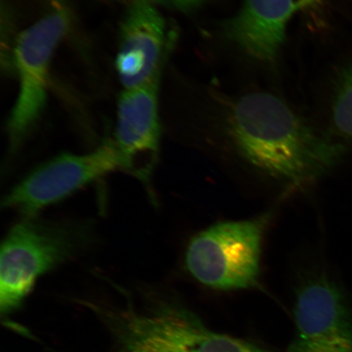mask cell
<instances>
[{
    "label": "cell",
    "instance_id": "obj_1",
    "mask_svg": "<svg viewBox=\"0 0 352 352\" xmlns=\"http://www.w3.org/2000/svg\"><path fill=\"white\" fill-rule=\"evenodd\" d=\"M227 130L249 164L294 186L314 183L329 173L346 151L307 124L283 100L265 92L237 100L228 113Z\"/></svg>",
    "mask_w": 352,
    "mask_h": 352
},
{
    "label": "cell",
    "instance_id": "obj_2",
    "mask_svg": "<svg viewBox=\"0 0 352 352\" xmlns=\"http://www.w3.org/2000/svg\"><path fill=\"white\" fill-rule=\"evenodd\" d=\"M94 228L85 222L26 217L3 241L0 253V311L19 310L36 281L89 248Z\"/></svg>",
    "mask_w": 352,
    "mask_h": 352
},
{
    "label": "cell",
    "instance_id": "obj_3",
    "mask_svg": "<svg viewBox=\"0 0 352 352\" xmlns=\"http://www.w3.org/2000/svg\"><path fill=\"white\" fill-rule=\"evenodd\" d=\"M122 352H272L244 338L214 331L174 299L144 311H122L110 324Z\"/></svg>",
    "mask_w": 352,
    "mask_h": 352
},
{
    "label": "cell",
    "instance_id": "obj_4",
    "mask_svg": "<svg viewBox=\"0 0 352 352\" xmlns=\"http://www.w3.org/2000/svg\"><path fill=\"white\" fill-rule=\"evenodd\" d=\"M270 214L214 224L192 237L187 270L198 283L219 290L256 287L264 231Z\"/></svg>",
    "mask_w": 352,
    "mask_h": 352
},
{
    "label": "cell",
    "instance_id": "obj_5",
    "mask_svg": "<svg viewBox=\"0 0 352 352\" xmlns=\"http://www.w3.org/2000/svg\"><path fill=\"white\" fill-rule=\"evenodd\" d=\"M69 25L68 12L56 10L16 38L12 61L19 90L7 122L8 157H13L20 151L45 109L52 57Z\"/></svg>",
    "mask_w": 352,
    "mask_h": 352
},
{
    "label": "cell",
    "instance_id": "obj_6",
    "mask_svg": "<svg viewBox=\"0 0 352 352\" xmlns=\"http://www.w3.org/2000/svg\"><path fill=\"white\" fill-rule=\"evenodd\" d=\"M120 170V155L113 139H105L90 153H61L38 166L7 193L2 206L33 217L78 189Z\"/></svg>",
    "mask_w": 352,
    "mask_h": 352
},
{
    "label": "cell",
    "instance_id": "obj_7",
    "mask_svg": "<svg viewBox=\"0 0 352 352\" xmlns=\"http://www.w3.org/2000/svg\"><path fill=\"white\" fill-rule=\"evenodd\" d=\"M161 74L142 85L123 89L118 100L113 139L121 170L138 179L151 195L160 152L158 94Z\"/></svg>",
    "mask_w": 352,
    "mask_h": 352
},
{
    "label": "cell",
    "instance_id": "obj_8",
    "mask_svg": "<svg viewBox=\"0 0 352 352\" xmlns=\"http://www.w3.org/2000/svg\"><path fill=\"white\" fill-rule=\"evenodd\" d=\"M157 0H131L121 25L116 60L123 89L138 87L162 73L170 46Z\"/></svg>",
    "mask_w": 352,
    "mask_h": 352
},
{
    "label": "cell",
    "instance_id": "obj_9",
    "mask_svg": "<svg viewBox=\"0 0 352 352\" xmlns=\"http://www.w3.org/2000/svg\"><path fill=\"white\" fill-rule=\"evenodd\" d=\"M294 340L307 342H352V302L345 289L324 274L299 285L294 306Z\"/></svg>",
    "mask_w": 352,
    "mask_h": 352
},
{
    "label": "cell",
    "instance_id": "obj_10",
    "mask_svg": "<svg viewBox=\"0 0 352 352\" xmlns=\"http://www.w3.org/2000/svg\"><path fill=\"white\" fill-rule=\"evenodd\" d=\"M320 0H245L236 15L223 23L222 32L241 52L261 63H272L285 41L290 19Z\"/></svg>",
    "mask_w": 352,
    "mask_h": 352
},
{
    "label": "cell",
    "instance_id": "obj_11",
    "mask_svg": "<svg viewBox=\"0 0 352 352\" xmlns=\"http://www.w3.org/2000/svg\"><path fill=\"white\" fill-rule=\"evenodd\" d=\"M334 129L346 139H352V60L337 77L331 105Z\"/></svg>",
    "mask_w": 352,
    "mask_h": 352
},
{
    "label": "cell",
    "instance_id": "obj_12",
    "mask_svg": "<svg viewBox=\"0 0 352 352\" xmlns=\"http://www.w3.org/2000/svg\"><path fill=\"white\" fill-rule=\"evenodd\" d=\"M286 352H352V342L316 343L294 338Z\"/></svg>",
    "mask_w": 352,
    "mask_h": 352
},
{
    "label": "cell",
    "instance_id": "obj_13",
    "mask_svg": "<svg viewBox=\"0 0 352 352\" xmlns=\"http://www.w3.org/2000/svg\"><path fill=\"white\" fill-rule=\"evenodd\" d=\"M165 1L176 10L188 12L196 10L206 0H165Z\"/></svg>",
    "mask_w": 352,
    "mask_h": 352
},
{
    "label": "cell",
    "instance_id": "obj_14",
    "mask_svg": "<svg viewBox=\"0 0 352 352\" xmlns=\"http://www.w3.org/2000/svg\"><path fill=\"white\" fill-rule=\"evenodd\" d=\"M58 1H63V0H58Z\"/></svg>",
    "mask_w": 352,
    "mask_h": 352
}]
</instances>
